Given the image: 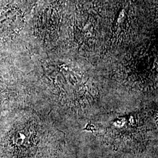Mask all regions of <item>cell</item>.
Instances as JSON below:
<instances>
[{
    "mask_svg": "<svg viewBox=\"0 0 158 158\" xmlns=\"http://www.w3.org/2000/svg\"><path fill=\"white\" fill-rule=\"evenodd\" d=\"M21 17L14 8H8L0 13V35L10 36L17 33L21 27Z\"/></svg>",
    "mask_w": 158,
    "mask_h": 158,
    "instance_id": "obj_1",
    "label": "cell"
}]
</instances>
